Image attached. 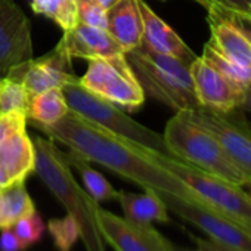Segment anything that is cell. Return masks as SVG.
Wrapping results in <instances>:
<instances>
[{
	"instance_id": "603a6c76",
	"label": "cell",
	"mask_w": 251,
	"mask_h": 251,
	"mask_svg": "<svg viewBox=\"0 0 251 251\" xmlns=\"http://www.w3.org/2000/svg\"><path fill=\"white\" fill-rule=\"evenodd\" d=\"M31 8L36 14L52 20L64 31L77 24L75 0H31Z\"/></svg>"
},
{
	"instance_id": "83f0119b",
	"label": "cell",
	"mask_w": 251,
	"mask_h": 251,
	"mask_svg": "<svg viewBox=\"0 0 251 251\" xmlns=\"http://www.w3.org/2000/svg\"><path fill=\"white\" fill-rule=\"evenodd\" d=\"M77 23L103 28L106 27V9H103L96 0H75Z\"/></svg>"
},
{
	"instance_id": "d6a6232c",
	"label": "cell",
	"mask_w": 251,
	"mask_h": 251,
	"mask_svg": "<svg viewBox=\"0 0 251 251\" xmlns=\"http://www.w3.org/2000/svg\"><path fill=\"white\" fill-rule=\"evenodd\" d=\"M0 229H2V235H0V251H24L25 250L11 226H5Z\"/></svg>"
},
{
	"instance_id": "9c48e42d",
	"label": "cell",
	"mask_w": 251,
	"mask_h": 251,
	"mask_svg": "<svg viewBox=\"0 0 251 251\" xmlns=\"http://www.w3.org/2000/svg\"><path fill=\"white\" fill-rule=\"evenodd\" d=\"M157 194L170 211L197 226L208 236V239L242 251H251V235L227 216L207 207L200 201L185 200L167 192Z\"/></svg>"
},
{
	"instance_id": "ffe728a7",
	"label": "cell",
	"mask_w": 251,
	"mask_h": 251,
	"mask_svg": "<svg viewBox=\"0 0 251 251\" xmlns=\"http://www.w3.org/2000/svg\"><path fill=\"white\" fill-rule=\"evenodd\" d=\"M70 108L67 105L65 96L61 87H53L36 95L30 100L27 121H30L36 129L48 127L68 114Z\"/></svg>"
},
{
	"instance_id": "e0dca14e",
	"label": "cell",
	"mask_w": 251,
	"mask_h": 251,
	"mask_svg": "<svg viewBox=\"0 0 251 251\" xmlns=\"http://www.w3.org/2000/svg\"><path fill=\"white\" fill-rule=\"evenodd\" d=\"M36 152L33 139L21 130L0 142V169L5 173L9 186L34 173Z\"/></svg>"
},
{
	"instance_id": "2e32d148",
	"label": "cell",
	"mask_w": 251,
	"mask_h": 251,
	"mask_svg": "<svg viewBox=\"0 0 251 251\" xmlns=\"http://www.w3.org/2000/svg\"><path fill=\"white\" fill-rule=\"evenodd\" d=\"M108 34L126 52L138 48L142 43V17L139 0H118L106 9Z\"/></svg>"
},
{
	"instance_id": "ba28073f",
	"label": "cell",
	"mask_w": 251,
	"mask_h": 251,
	"mask_svg": "<svg viewBox=\"0 0 251 251\" xmlns=\"http://www.w3.org/2000/svg\"><path fill=\"white\" fill-rule=\"evenodd\" d=\"M179 112L208 130L251 180V124L245 120L241 108L222 112L200 106Z\"/></svg>"
},
{
	"instance_id": "7c38bea8",
	"label": "cell",
	"mask_w": 251,
	"mask_h": 251,
	"mask_svg": "<svg viewBox=\"0 0 251 251\" xmlns=\"http://www.w3.org/2000/svg\"><path fill=\"white\" fill-rule=\"evenodd\" d=\"M33 59L31 25L14 0H0V78Z\"/></svg>"
},
{
	"instance_id": "7a4b0ae2",
	"label": "cell",
	"mask_w": 251,
	"mask_h": 251,
	"mask_svg": "<svg viewBox=\"0 0 251 251\" xmlns=\"http://www.w3.org/2000/svg\"><path fill=\"white\" fill-rule=\"evenodd\" d=\"M33 145L36 152L34 172L65 207L67 214L77 222L86 251H106L98 223L100 205L74 179L68 154L62 152L55 141L42 136L33 138Z\"/></svg>"
},
{
	"instance_id": "9a60e30c",
	"label": "cell",
	"mask_w": 251,
	"mask_h": 251,
	"mask_svg": "<svg viewBox=\"0 0 251 251\" xmlns=\"http://www.w3.org/2000/svg\"><path fill=\"white\" fill-rule=\"evenodd\" d=\"M59 42L71 58L90 61L95 58H108L124 53L121 46L108 34L106 30L81 23H77L73 28L64 31Z\"/></svg>"
},
{
	"instance_id": "44dd1931",
	"label": "cell",
	"mask_w": 251,
	"mask_h": 251,
	"mask_svg": "<svg viewBox=\"0 0 251 251\" xmlns=\"http://www.w3.org/2000/svg\"><path fill=\"white\" fill-rule=\"evenodd\" d=\"M68 161L71 164V167H74L83 183L86 191L89 192V195L98 201V202H103V201H118V195L120 191H117L105 177L103 175H100L98 170H95L93 167L89 166V161L83 160L81 157L68 152Z\"/></svg>"
},
{
	"instance_id": "52a82bcc",
	"label": "cell",
	"mask_w": 251,
	"mask_h": 251,
	"mask_svg": "<svg viewBox=\"0 0 251 251\" xmlns=\"http://www.w3.org/2000/svg\"><path fill=\"white\" fill-rule=\"evenodd\" d=\"M80 83L89 92L130 111L138 109L147 98L124 53L90 59Z\"/></svg>"
},
{
	"instance_id": "ac0fdd59",
	"label": "cell",
	"mask_w": 251,
	"mask_h": 251,
	"mask_svg": "<svg viewBox=\"0 0 251 251\" xmlns=\"http://www.w3.org/2000/svg\"><path fill=\"white\" fill-rule=\"evenodd\" d=\"M211 39L208 43L227 61L251 70V45L250 42L227 21L214 12H207Z\"/></svg>"
},
{
	"instance_id": "74e56055",
	"label": "cell",
	"mask_w": 251,
	"mask_h": 251,
	"mask_svg": "<svg viewBox=\"0 0 251 251\" xmlns=\"http://www.w3.org/2000/svg\"><path fill=\"white\" fill-rule=\"evenodd\" d=\"M161 2H166V0H161Z\"/></svg>"
},
{
	"instance_id": "6da1fadb",
	"label": "cell",
	"mask_w": 251,
	"mask_h": 251,
	"mask_svg": "<svg viewBox=\"0 0 251 251\" xmlns=\"http://www.w3.org/2000/svg\"><path fill=\"white\" fill-rule=\"evenodd\" d=\"M39 130L46 133L49 139L65 145L70 152L89 163L103 166L139 185L144 191L167 192L198 201L185 183L147 157L144 145L115 136L73 111H68L58 123L39 127Z\"/></svg>"
},
{
	"instance_id": "7402d4cb",
	"label": "cell",
	"mask_w": 251,
	"mask_h": 251,
	"mask_svg": "<svg viewBox=\"0 0 251 251\" xmlns=\"http://www.w3.org/2000/svg\"><path fill=\"white\" fill-rule=\"evenodd\" d=\"M0 195H2V227L12 226L21 217L37 211L25 188V182H17L2 189Z\"/></svg>"
},
{
	"instance_id": "3957f363",
	"label": "cell",
	"mask_w": 251,
	"mask_h": 251,
	"mask_svg": "<svg viewBox=\"0 0 251 251\" xmlns=\"http://www.w3.org/2000/svg\"><path fill=\"white\" fill-rule=\"evenodd\" d=\"M172 157L241 188H251L248 176L233 163L220 142L202 126L176 112L163 133Z\"/></svg>"
},
{
	"instance_id": "d6986e66",
	"label": "cell",
	"mask_w": 251,
	"mask_h": 251,
	"mask_svg": "<svg viewBox=\"0 0 251 251\" xmlns=\"http://www.w3.org/2000/svg\"><path fill=\"white\" fill-rule=\"evenodd\" d=\"M118 202L123 208L124 219L136 225H152L155 222L169 223V208L161 197L154 191L133 194L120 191Z\"/></svg>"
},
{
	"instance_id": "f1b7e54d",
	"label": "cell",
	"mask_w": 251,
	"mask_h": 251,
	"mask_svg": "<svg viewBox=\"0 0 251 251\" xmlns=\"http://www.w3.org/2000/svg\"><path fill=\"white\" fill-rule=\"evenodd\" d=\"M205 9H220L236 12L251 18V0H194Z\"/></svg>"
},
{
	"instance_id": "d590c367",
	"label": "cell",
	"mask_w": 251,
	"mask_h": 251,
	"mask_svg": "<svg viewBox=\"0 0 251 251\" xmlns=\"http://www.w3.org/2000/svg\"><path fill=\"white\" fill-rule=\"evenodd\" d=\"M247 233H250L251 235V223H238Z\"/></svg>"
},
{
	"instance_id": "8992f818",
	"label": "cell",
	"mask_w": 251,
	"mask_h": 251,
	"mask_svg": "<svg viewBox=\"0 0 251 251\" xmlns=\"http://www.w3.org/2000/svg\"><path fill=\"white\" fill-rule=\"evenodd\" d=\"M62 93L65 96L70 111L75 112L77 115L114 133L115 136H120L123 139L136 142L147 148L169 154L163 135L132 120L115 103L89 92L80 83V77L62 86Z\"/></svg>"
},
{
	"instance_id": "f546056e",
	"label": "cell",
	"mask_w": 251,
	"mask_h": 251,
	"mask_svg": "<svg viewBox=\"0 0 251 251\" xmlns=\"http://www.w3.org/2000/svg\"><path fill=\"white\" fill-rule=\"evenodd\" d=\"M27 115L24 112H8L0 115V142L3 139L25 130Z\"/></svg>"
},
{
	"instance_id": "5b68a950",
	"label": "cell",
	"mask_w": 251,
	"mask_h": 251,
	"mask_svg": "<svg viewBox=\"0 0 251 251\" xmlns=\"http://www.w3.org/2000/svg\"><path fill=\"white\" fill-rule=\"evenodd\" d=\"M144 151L151 161L185 183L200 202L236 223H251V191L219 179L169 154L147 147H144Z\"/></svg>"
},
{
	"instance_id": "484cf974",
	"label": "cell",
	"mask_w": 251,
	"mask_h": 251,
	"mask_svg": "<svg viewBox=\"0 0 251 251\" xmlns=\"http://www.w3.org/2000/svg\"><path fill=\"white\" fill-rule=\"evenodd\" d=\"M210 65H213L219 73H222L225 77L230 78L235 83L244 84V86H250L251 84V70L242 68L230 61H227L226 58H223L208 42L204 45L202 49V55H201Z\"/></svg>"
},
{
	"instance_id": "836d02e7",
	"label": "cell",
	"mask_w": 251,
	"mask_h": 251,
	"mask_svg": "<svg viewBox=\"0 0 251 251\" xmlns=\"http://www.w3.org/2000/svg\"><path fill=\"white\" fill-rule=\"evenodd\" d=\"M241 109H242V111H248V112H251V84L247 87L245 100H244V103H242Z\"/></svg>"
},
{
	"instance_id": "4fadbf2b",
	"label": "cell",
	"mask_w": 251,
	"mask_h": 251,
	"mask_svg": "<svg viewBox=\"0 0 251 251\" xmlns=\"http://www.w3.org/2000/svg\"><path fill=\"white\" fill-rule=\"evenodd\" d=\"M189 71L195 95L201 106L222 112L242 106L248 86L235 83L225 77L202 56H197L194 59L189 65Z\"/></svg>"
},
{
	"instance_id": "8fae6325",
	"label": "cell",
	"mask_w": 251,
	"mask_h": 251,
	"mask_svg": "<svg viewBox=\"0 0 251 251\" xmlns=\"http://www.w3.org/2000/svg\"><path fill=\"white\" fill-rule=\"evenodd\" d=\"M100 235L114 251H176L154 225H136L102 207L98 210Z\"/></svg>"
},
{
	"instance_id": "cb8c5ba5",
	"label": "cell",
	"mask_w": 251,
	"mask_h": 251,
	"mask_svg": "<svg viewBox=\"0 0 251 251\" xmlns=\"http://www.w3.org/2000/svg\"><path fill=\"white\" fill-rule=\"evenodd\" d=\"M30 100L25 87L20 81L8 75L0 78V115L8 112H24L27 115Z\"/></svg>"
},
{
	"instance_id": "d4e9b609",
	"label": "cell",
	"mask_w": 251,
	"mask_h": 251,
	"mask_svg": "<svg viewBox=\"0 0 251 251\" xmlns=\"http://www.w3.org/2000/svg\"><path fill=\"white\" fill-rule=\"evenodd\" d=\"M46 229L58 251H71L77 239L80 238V227L70 214L61 219L49 220Z\"/></svg>"
},
{
	"instance_id": "e575fe53",
	"label": "cell",
	"mask_w": 251,
	"mask_h": 251,
	"mask_svg": "<svg viewBox=\"0 0 251 251\" xmlns=\"http://www.w3.org/2000/svg\"><path fill=\"white\" fill-rule=\"evenodd\" d=\"M96 2L103 8V9H108V8H111L112 5H115L118 0H96Z\"/></svg>"
},
{
	"instance_id": "4316f807",
	"label": "cell",
	"mask_w": 251,
	"mask_h": 251,
	"mask_svg": "<svg viewBox=\"0 0 251 251\" xmlns=\"http://www.w3.org/2000/svg\"><path fill=\"white\" fill-rule=\"evenodd\" d=\"M11 227L14 229L15 235L20 238V241H21V244L24 245L25 250L28 247L40 242L43 235H45V230H46V225H45L42 216L37 211L21 217Z\"/></svg>"
},
{
	"instance_id": "30bf717a",
	"label": "cell",
	"mask_w": 251,
	"mask_h": 251,
	"mask_svg": "<svg viewBox=\"0 0 251 251\" xmlns=\"http://www.w3.org/2000/svg\"><path fill=\"white\" fill-rule=\"evenodd\" d=\"M71 59L73 58L67 53L61 42H58L49 53L14 67L8 77L20 81L25 87L30 99H33L45 90L53 87L62 89L67 83L78 78L74 74Z\"/></svg>"
},
{
	"instance_id": "277c9868",
	"label": "cell",
	"mask_w": 251,
	"mask_h": 251,
	"mask_svg": "<svg viewBox=\"0 0 251 251\" xmlns=\"http://www.w3.org/2000/svg\"><path fill=\"white\" fill-rule=\"evenodd\" d=\"M124 55L145 96L160 100L176 112L201 106L188 64L155 52L144 43Z\"/></svg>"
},
{
	"instance_id": "5bb4252c",
	"label": "cell",
	"mask_w": 251,
	"mask_h": 251,
	"mask_svg": "<svg viewBox=\"0 0 251 251\" xmlns=\"http://www.w3.org/2000/svg\"><path fill=\"white\" fill-rule=\"evenodd\" d=\"M139 11L142 17V43L155 52L173 56L191 65L197 55L179 37V34L167 23H164L144 0H139Z\"/></svg>"
},
{
	"instance_id": "1f68e13d",
	"label": "cell",
	"mask_w": 251,
	"mask_h": 251,
	"mask_svg": "<svg viewBox=\"0 0 251 251\" xmlns=\"http://www.w3.org/2000/svg\"><path fill=\"white\" fill-rule=\"evenodd\" d=\"M194 242H195V247L194 248H177L176 247V251H242V250H238V248H233V247H227V245H223V244H217L211 239H204V238H198V236H192Z\"/></svg>"
},
{
	"instance_id": "4dcf8cb0",
	"label": "cell",
	"mask_w": 251,
	"mask_h": 251,
	"mask_svg": "<svg viewBox=\"0 0 251 251\" xmlns=\"http://www.w3.org/2000/svg\"><path fill=\"white\" fill-rule=\"evenodd\" d=\"M207 12H214L229 24H232L251 45V18L236 14V12H229V11H220V9H205Z\"/></svg>"
},
{
	"instance_id": "8d00e7d4",
	"label": "cell",
	"mask_w": 251,
	"mask_h": 251,
	"mask_svg": "<svg viewBox=\"0 0 251 251\" xmlns=\"http://www.w3.org/2000/svg\"><path fill=\"white\" fill-rule=\"evenodd\" d=\"M0 227H2V195H0Z\"/></svg>"
}]
</instances>
